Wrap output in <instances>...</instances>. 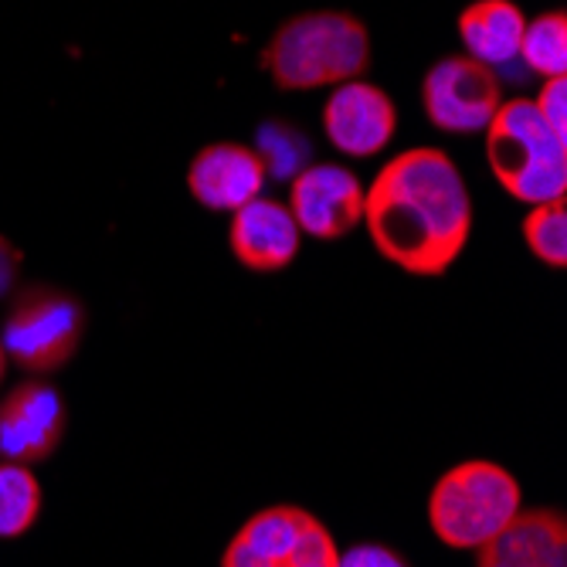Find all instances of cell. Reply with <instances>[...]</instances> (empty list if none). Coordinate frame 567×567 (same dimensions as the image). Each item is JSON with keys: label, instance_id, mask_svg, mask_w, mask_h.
Returning <instances> with one entry per match:
<instances>
[{"label": "cell", "instance_id": "obj_5", "mask_svg": "<svg viewBox=\"0 0 567 567\" xmlns=\"http://www.w3.org/2000/svg\"><path fill=\"white\" fill-rule=\"evenodd\" d=\"M330 530L299 506H269L235 534L221 567H337Z\"/></svg>", "mask_w": 567, "mask_h": 567}, {"label": "cell", "instance_id": "obj_13", "mask_svg": "<svg viewBox=\"0 0 567 567\" xmlns=\"http://www.w3.org/2000/svg\"><path fill=\"white\" fill-rule=\"evenodd\" d=\"M480 567H567V524L557 509H520L480 547Z\"/></svg>", "mask_w": 567, "mask_h": 567}, {"label": "cell", "instance_id": "obj_17", "mask_svg": "<svg viewBox=\"0 0 567 567\" xmlns=\"http://www.w3.org/2000/svg\"><path fill=\"white\" fill-rule=\"evenodd\" d=\"M255 153L266 167V174H276L279 181L296 177L299 171H306L309 157H313V143H309L306 133H299L289 123H266L259 130V143H255Z\"/></svg>", "mask_w": 567, "mask_h": 567}, {"label": "cell", "instance_id": "obj_10", "mask_svg": "<svg viewBox=\"0 0 567 567\" xmlns=\"http://www.w3.org/2000/svg\"><path fill=\"white\" fill-rule=\"evenodd\" d=\"M330 143L347 157H374L394 136L398 113L388 92L368 82H340L323 106Z\"/></svg>", "mask_w": 567, "mask_h": 567}, {"label": "cell", "instance_id": "obj_16", "mask_svg": "<svg viewBox=\"0 0 567 567\" xmlns=\"http://www.w3.org/2000/svg\"><path fill=\"white\" fill-rule=\"evenodd\" d=\"M517 59H524L527 69L537 75L560 79L567 72V18L560 11H550L527 24Z\"/></svg>", "mask_w": 567, "mask_h": 567}, {"label": "cell", "instance_id": "obj_3", "mask_svg": "<svg viewBox=\"0 0 567 567\" xmlns=\"http://www.w3.org/2000/svg\"><path fill=\"white\" fill-rule=\"evenodd\" d=\"M489 167L499 184L524 204L564 200L567 190V136H560L530 99L499 102L486 126Z\"/></svg>", "mask_w": 567, "mask_h": 567}, {"label": "cell", "instance_id": "obj_21", "mask_svg": "<svg viewBox=\"0 0 567 567\" xmlns=\"http://www.w3.org/2000/svg\"><path fill=\"white\" fill-rule=\"evenodd\" d=\"M14 272H18V251L0 241V292H8V286L14 282Z\"/></svg>", "mask_w": 567, "mask_h": 567}, {"label": "cell", "instance_id": "obj_18", "mask_svg": "<svg viewBox=\"0 0 567 567\" xmlns=\"http://www.w3.org/2000/svg\"><path fill=\"white\" fill-rule=\"evenodd\" d=\"M524 231H527V245L534 248V255L540 262L564 269V262H567V208H564V200L534 204V212L524 221Z\"/></svg>", "mask_w": 567, "mask_h": 567}, {"label": "cell", "instance_id": "obj_4", "mask_svg": "<svg viewBox=\"0 0 567 567\" xmlns=\"http://www.w3.org/2000/svg\"><path fill=\"white\" fill-rule=\"evenodd\" d=\"M520 483L493 462H462L449 470L429 499V520L449 547H483L520 513Z\"/></svg>", "mask_w": 567, "mask_h": 567}, {"label": "cell", "instance_id": "obj_7", "mask_svg": "<svg viewBox=\"0 0 567 567\" xmlns=\"http://www.w3.org/2000/svg\"><path fill=\"white\" fill-rule=\"evenodd\" d=\"M429 120L445 133H480L499 110V79L470 55L442 59L422 85Z\"/></svg>", "mask_w": 567, "mask_h": 567}, {"label": "cell", "instance_id": "obj_6", "mask_svg": "<svg viewBox=\"0 0 567 567\" xmlns=\"http://www.w3.org/2000/svg\"><path fill=\"white\" fill-rule=\"evenodd\" d=\"M85 330L82 306L59 292L34 286L21 292L4 327V353L28 371H55L75 353Z\"/></svg>", "mask_w": 567, "mask_h": 567}, {"label": "cell", "instance_id": "obj_9", "mask_svg": "<svg viewBox=\"0 0 567 567\" xmlns=\"http://www.w3.org/2000/svg\"><path fill=\"white\" fill-rule=\"evenodd\" d=\"M65 435V404L55 388L41 381L18 384L0 401V455L31 466L59 449Z\"/></svg>", "mask_w": 567, "mask_h": 567}, {"label": "cell", "instance_id": "obj_19", "mask_svg": "<svg viewBox=\"0 0 567 567\" xmlns=\"http://www.w3.org/2000/svg\"><path fill=\"white\" fill-rule=\"evenodd\" d=\"M537 113L544 116V123H550L560 136H567V82L560 79H547L540 95L534 99Z\"/></svg>", "mask_w": 567, "mask_h": 567}, {"label": "cell", "instance_id": "obj_12", "mask_svg": "<svg viewBox=\"0 0 567 567\" xmlns=\"http://www.w3.org/2000/svg\"><path fill=\"white\" fill-rule=\"evenodd\" d=\"M299 225L282 200L255 197L231 218V248L238 262L255 272L286 269L299 251Z\"/></svg>", "mask_w": 567, "mask_h": 567}, {"label": "cell", "instance_id": "obj_1", "mask_svg": "<svg viewBox=\"0 0 567 567\" xmlns=\"http://www.w3.org/2000/svg\"><path fill=\"white\" fill-rule=\"evenodd\" d=\"M364 221L384 259L415 276H442L473 231V200L442 150H408L364 194Z\"/></svg>", "mask_w": 567, "mask_h": 567}, {"label": "cell", "instance_id": "obj_2", "mask_svg": "<svg viewBox=\"0 0 567 567\" xmlns=\"http://www.w3.org/2000/svg\"><path fill=\"white\" fill-rule=\"evenodd\" d=\"M371 62L368 28L340 11H313L286 21L269 48L266 69L282 89H320L353 82Z\"/></svg>", "mask_w": 567, "mask_h": 567}, {"label": "cell", "instance_id": "obj_11", "mask_svg": "<svg viewBox=\"0 0 567 567\" xmlns=\"http://www.w3.org/2000/svg\"><path fill=\"white\" fill-rule=\"evenodd\" d=\"M266 177L255 150L241 143H212L194 157L187 187L208 212H238L248 200L262 197Z\"/></svg>", "mask_w": 567, "mask_h": 567}, {"label": "cell", "instance_id": "obj_8", "mask_svg": "<svg viewBox=\"0 0 567 567\" xmlns=\"http://www.w3.org/2000/svg\"><path fill=\"white\" fill-rule=\"evenodd\" d=\"M286 208L299 231L323 241L343 238L357 221H364V187L347 167L317 164L292 177Z\"/></svg>", "mask_w": 567, "mask_h": 567}, {"label": "cell", "instance_id": "obj_22", "mask_svg": "<svg viewBox=\"0 0 567 567\" xmlns=\"http://www.w3.org/2000/svg\"><path fill=\"white\" fill-rule=\"evenodd\" d=\"M4 364H8V353H4V343H0V378H4Z\"/></svg>", "mask_w": 567, "mask_h": 567}, {"label": "cell", "instance_id": "obj_14", "mask_svg": "<svg viewBox=\"0 0 567 567\" xmlns=\"http://www.w3.org/2000/svg\"><path fill=\"white\" fill-rule=\"evenodd\" d=\"M527 18L517 4L509 0H480V4L466 8L458 18V34L470 48V59L493 65H509L520 55V38H524Z\"/></svg>", "mask_w": 567, "mask_h": 567}, {"label": "cell", "instance_id": "obj_20", "mask_svg": "<svg viewBox=\"0 0 567 567\" xmlns=\"http://www.w3.org/2000/svg\"><path fill=\"white\" fill-rule=\"evenodd\" d=\"M337 567H408V564L394 550H388V547L364 544V547H353V550L340 554Z\"/></svg>", "mask_w": 567, "mask_h": 567}, {"label": "cell", "instance_id": "obj_15", "mask_svg": "<svg viewBox=\"0 0 567 567\" xmlns=\"http://www.w3.org/2000/svg\"><path fill=\"white\" fill-rule=\"evenodd\" d=\"M41 513V486L18 462L0 466V537H21Z\"/></svg>", "mask_w": 567, "mask_h": 567}]
</instances>
